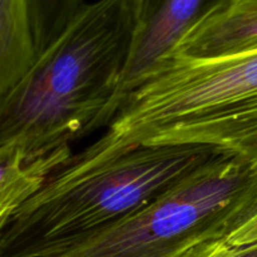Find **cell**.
Here are the masks:
<instances>
[{"instance_id": "11", "label": "cell", "mask_w": 257, "mask_h": 257, "mask_svg": "<svg viewBox=\"0 0 257 257\" xmlns=\"http://www.w3.org/2000/svg\"><path fill=\"white\" fill-rule=\"evenodd\" d=\"M257 241V214L243 227L239 234L237 236V243H248V242Z\"/></svg>"}, {"instance_id": "3", "label": "cell", "mask_w": 257, "mask_h": 257, "mask_svg": "<svg viewBox=\"0 0 257 257\" xmlns=\"http://www.w3.org/2000/svg\"><path fill=\"white\" fill-rule=\"evenodd\" d=\"M85 152L138 144L204 145L257 170V51L216 58L170 54L128 93Z\"/></svg>"}, {"instance_id": "9", "label": "cell", "mask_w": 257, "mask_h": 257, "mask_svg": "<svg viewBox=\"0 0 257 257\" xmlns=\"http://www.w3.org/2000/svg\"><path fill=\"white\" fill-rule=\"evenodd\" d=\"M207 257H257V241L234 243L232 241L217 242L209 249Z\"/></svg>"}, {"instance_id": "4", "label": "cell", "mask_w": 257, "mask_h": 257, "mask_svg": "<svg viewBox=\"0 0 257 257\" xmlns=\"http://www.w3.org/2000/svg\"><path fill=\"white\" fill-rule=\"evenodd\" d=\"M257 214V170L228 153L142 209L51 257H185L232 241Z\"/></svg>"}, {"instance_id": "1", "label": "cell", "mask_w": 257, "mask_h": 257, "mask_svg": "<svg viewBox=\"0 0 257 257\" xmlns=\"http://www.w3.org/2000/svg\"><path fill=\"white\" fill-rule=\"evenodd\" d=\"M138 0L86 4L31 70L0 97V147L14 145L27 162L71 149L107 126L132 48Z\"/></svg>"}, {"instance_id": "7", "label": "cell", "mask_w": 257, "mask_h": 257, "mask_svg": "<svg viewBox=\"0 0 257 257\" xmlns=\"http://www.w3.org/2000/svg\"><path fill=\"white\" fill-rule=\"evenodd\" d=\"M37 56L28 0H0V97L26 76Z\"/></svg>"}, {"instance_id": "12", "label": "cell", "mask_w": 257, "mask_h": 257, "mask_svg": "<svg viewBox=\"0 0 257 257\" xmlns=\"http://www.w3.org/2000/svg\"><path fill=\"white\" fill-rule=\"evenodd\" d=\"M214 243H216V242H214ZM214 243H209V244H206V246L199 247V248L194 249V251H193V252L188 253L185 257H207V254H208L209 249H211V247L213 246Z\"/></svg>"}, {"instance_id": "6", "label": "cell", "mask_w": 257, "mask_h": 257, "mask_svg": "<svg viewBox=\"0 0 257 257\" xmlns=\"http://www.w3.org/2000/svg\"><path fill=\"white\" fill-rule=\"evenodd\" d=\"M257 51V0H223L180 41L173 54L216 58Z\"/></svg>"}, {"instance_id": "2", "label": "cell", "mask_w": 257, "mask_h": 257, "mask_svg": "<svg viewBox=\"0 0 257 257\" xmlns=\"http://www.w3.org/2000/svg\"><path fill=\"white\" fill-rule=\"evenodd\" d=\"M204 145H133L72 155L0 231V257H51L142 209L219 154Z\"/></svg>"}, {"instance_id": "5", "label": "cell", "mask_w": 257, "mask_h": 257, "mask_svg": "<svg viewBox=\"0 0 257 257\" xmlns=\"http://www.w3.org/2000/svg\"><path fill=\"white\" fill-rule=\"evenodd\" d=\"M223 0H138L132 48L117 92L107 111V125L126 96L174 53L178 44Z\"/></svg>"}, {"instance_id": "10", "label": "cell", "mask_w": 257, "mask_h": 257, "mask_svg": "<svg viewBox=\"0 0 257 257\" xmlns=\"http://www.w3.org/2000/svg\"><path fill=\"white\" fill-rule=\"evenodd\" d=\"M26 197L22 196H12L7 198L0 199V231L7 223L9 217L13 214V212L26 201Z\"/></svg>"}, {"instance_id": "8", "label": "cell", "mask_w": 257, "mask_h": 257, "mask_svg": "<svg viewBox=\"0 0 257 257\" xmlns=\"http://www.w3.org/2000/svg\"><path fill=\"white\" fill-rule=\"evenodd\" d=\"M85 6L83 0H28L37 53L53 43Z\"/></svg>"}]
</instances>
